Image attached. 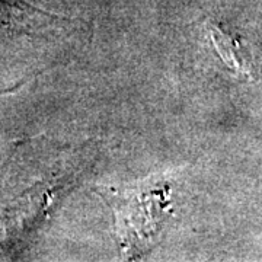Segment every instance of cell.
I'll return each mask as SVG.
<instances>
[{"label":"cell","mask_w":262,"mask_h":262,"mask_svg":"<svg viewBox=\"0 0 262 262\" xmlns=\"http://www.w3.org/2000/svg\"><path fill=\"white\" fill-rule=\"evenodd\" d=\"M210 31H211V39H213L219 54L223 58L226 64L236 72L248 73L249 72L248 70V61L242 54V47L239 46V42L232 37L226 35L225 32H222L215 27H211Z\"/></svg>","instance_id":"7a4b0ae2"},{"label":"cell","mask_w":262,"mask_h":262,"mask_svg":"<svg viewBox=\"0 0 262 262\" xmlns=\"http://www.w3.org/2000/svg\"><path fill=\"white\" fill-rule=\"evenodd\" d=\"M58 19L25 0H0V35L6 32H31L41 20Z\"/></svg>","instance_id":"6da1fadb"}]
</instances>
